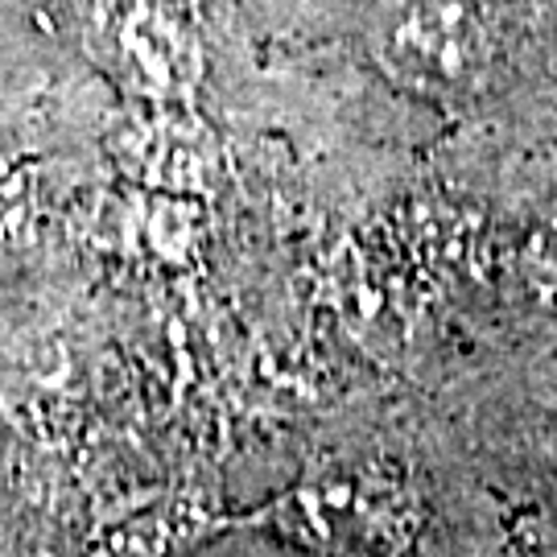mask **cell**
I'll return each instance as SVG.
<instances>
[{"label":"cell","mask_w":557,"mask_h":557,"mask_svg":"<svg viewBox=\"0 0 557 557\" xmlns=\"http://www.w3.org/2000/svg\"><path fill=\"white\" fill-rule=\"evenodd\" d=\"M380 54L388 71L425 91H455L479 62V34L458 0H418L388 21Z\"/></svg>","instance_id":"obj_1"}]
</instances>
